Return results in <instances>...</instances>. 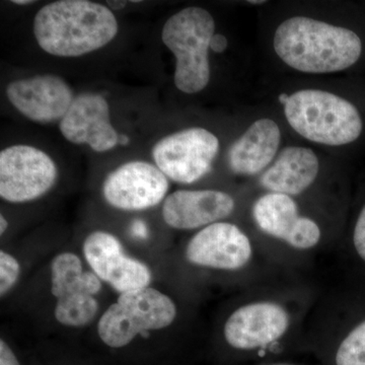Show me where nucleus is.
<instances>
[{
    "label": "nucleus",
    "instance_id": "1",
    "mask_svg": "<svg viewBox=\"0 0 365 365\" xmlns=\"http://www.w3.org/2000/svg\"><path fill=\"white\" fill-rule=\"evenodd\" d=\"M273 45L285 64L307 73L345 71L359 61L362 53L356 33L306 16L283 21L274 35Z\"/></svg>",
    "mask_w": 365,
    "mask_h": 365
},
{
    "label": "nucleus",
    "instance_id": "2",
    "mask_svg": "<svg viewBox=\"0 0 365 365\" xmlns=\"http://www.w3.org/2000/svg\"><path fill=\"white\" fill-rule=\"evenodd\" d=\"M118 33L116 16L109 7L88 0H59L36 14L34 34L45 52L78 57L105 47Z\"/></svg>",
    "mask_w": 365,
    "mask_h": 365
},
{
    "label": "nucleus",
    "instance_id": "3",
    "mask_svg": "<svg viewBox=\"0 0 365 365\" xmlns=\"http://www.w3.org/2000/svg\"><path fill=\"white\" fill-rule=\"evenodd\" d=\"M288 123L307 140L340 146L354 143L364 130L357 108L328 91L304 90L292 93L284 106Z\"/></svg>",
    "mask_w": 365,
    "mask_h": 365
},
{
    "label": "nucleus",
    "instance_id": "4",
    "mask_svg": "<svg viewBox=\"0 0 365 365\" xmlns=\"http://www.w3.org/2000/svg\"><path fill=\"white\" fill-rule=\"evenodd\" d=\"M215 31V19L201 7H187L165 21L162 39L176 57L175 86L182 93H199L207 86L208 49Z\"/></svg>",
    "mask_w": 365,
    "mask_h": 365
},
{
    "label": "nucleus",
    "instance_id": "5",
    "mask_svg": "<svg viewBox=\"0 0 365 365\" xmlns=\"http://www.w3.org/2000/svg\"><path fill=\"white\" fill-rule=\"evenodd\" d=\"M177 309L168 295L145 287L120 294L98 322V331L106 345L121 348L138 334L167 328L174 322Z\"/></svg>",
    "mask_w": 365,
    "mask_h": 365
},
{
    "label": "nucleus",
    "instance_id": "6",
    "mask_svg": "<svg viewBox=\"0 0 365 365\" xmlns=\"http://www.w3.org/2000/svg\"><path fill=\"white\" fill-rule=\"evenodd\" d=\"M51 292L57 297L55 318L68 327L90 324L98 311L95 295L102 289L100 278L83 271L81 259L72 253L55 257L51 265Z\"/></svg>",
    "mask_w": 365,
    "mask_h": 365
},
{
    "label": "nucleus",
    "instance_id": "7",
    "mask_svg": "<svg viewBox=\"0 0 365 365\" xmlns=\"http://www.w3.org/2000/svg\"><path fill=\"white\" fill-rule=\"evenodd\" d=\"M218 150L220 140L212 132L192 127L163 137L151 155L168 179L191 184L210 172Z\"/></svg>",
    "mask_w": 365,
    "mask_h": 365
},
{
    "label": "nucleus",
    "instance_id": "8",
    "mask_svg": "<svg viewBox=\"0 0 365 365\" xmlns=\"http://www.w3.org/2000/svg\"><path fill=\"white\" fill-rule=\"evenodd\" d=\"M56 165L47 153L25 144L0 153V196L11 203L35 200L54 186Z\"/></svg>",
    "mask_w": 365,
    "mask_h": 365
},
{
    "label": "nucleus",
    "instance_id": "9",
    "mask_svg": "<svg viewBox=\"0 0 365 365\" xmlns=\"http://www.w3.org/2000/svg\"><path fill=\"white\" fill-rule=\"evenodd\" d=\"M169 187L168 178L157 165L133 160L108 175L103 184V195L113 207L141 211L162 202Z\"/></svg>",
    "mask_w": 365,
    "mask_h": 365
},
{
    "label": "nucleus",
    "instance_id": "10",
    "mask_svg": "<svg viewBox=\"0 0 365 365\" xmlns=\"http://www.w3.org/2000/svg\"><path fill=\"white\" fill-rule=\"evenodd\" d=\"M83 254L93 272L120 294L148 287L150 269L125 255L121 242L106 232H91L83 242Z\"/></svg>",
    "mask_w": 365,
    "mask_h": 365
},
{
    "label": "nucleus",
    "instance_id": "11",
    "mask_svg": "<svg viewBox=\"0 0 365 365\" xmlns=\"http://www.w3.org/2000/svg\"><path fill=\"white\" fill-rule=\"evenodd\" d=\"M6 95L19 112L38 123L61 121L74 100L66 81L51 74L11 81Z\"/></svg>",
    "mask_w": 365,
    "mask_h": 365
},
{
    "label": "nucleus",
    "instance_id": "12",
    "mask_svg": "<svg viewBox=\"0 0 365 365\" xmlns=\"http://www.w3.org/2000/svg\"><path fill=\"white\" fill-rule=\"evenodd\" d=\"M60 131L73 144H88L97 153H106L119 144V134L110 120L107 101L98 93H83L74 98Z\"/></svg>",
    "mask_w": 365,
    "mask_h": 365
},
{
    "label": "nucleus",
    "instance_id": "13",
    "mask_svg": "<svg viewBox=\"0 0 365 365\" xmlns=\"http://www.w3.org/2000/svg\"><path fill=\"white\" fill-rule=\"evenodd\" d=\"M186 257L191 263L202 267L237 270L251 260L252 245L237 225L216 222L192 237Z\"/></svg>",
    "mask_w": 365,
    "mask_h": 365
},
{
    "label": "nucleus",
    "instance_id": "14",
    "mask_svg": "<svg viewBox=\"0 0 365 365\" xmlns=\"http://www.w3.org/2000/svg\"><path fill=\"white\" fill-rule=\"evenodd\" d=\"M253 216L265 234L282 240L295 249L313 248L321 239V230L314 220L299 215L292 197L268 193L255 203Z\"/></svg>",
    "mask_w": 365,
    "mask_h": 365
},
{
    "label": "nucleus",
    "instance_id": "15",
    "mask_svg": "<svg viewBox=\"0 0 365 365\" xmlns=\"http://www.w3.org/2000/svg\"><path fill=\"white\" fill-rule=\"evenodd\" d=\"M289 326L287 312L275 302H255L240 307L228 318L225 337L237 349L253 350L275 342Z\"/></svg>",
    "mask_w": 365,
    "mask_h": 365
},
{
    "label": "nucleus",
    "instance_id": "16",
    "mask_svg": "<svg viewBox=\"0 0 365 365\" xmlns=\"http://www.w3.org/2000/svg\"><path fill=\"white\" fill-rule=\"evenodd\" d=\"M235 210L232 196L217 190H180L165 199L163 217L176 230L208 227L227 217Z\"/></svg>",
    "mask_w": 365,
    "mask_h": 365
},
{
    "label": "nucleus",
    "instance_id": "17",
    "mask_svg": "<svg viewBox=\"0 0 365 365\" xmlns=\"http://www.w3.org/2000/svg\"><path fill=\"white\" fill-rule=\"evenodd\" d=\"M279 127L268 118L257 120L228 151V165L237 175L259 174L267 168L279 148Z\"/></svg>",
    "mask_w": 365,
    "mask_h": 365
},
{
    "label": "nucleus",
    "instance_id": "18",
    "mask_svg": "<svg viewBox=\"0 0 365 365\" xmlns=\"http://www.w3.org/2000/svg\"><path fill=\"white\" fill-rule=\"evenodd\" d=\"M319 170V158L309 148H284L261 176L260 182L271 193L299 195L314 182Z\"/></svg>",
    "mask_w": 365,
    "mask_h": 365
},
{
    "label": "nucleus",
    "instance_id": "19",
    "mask_svg": "<svg viewBox=\"0 0 365 365\" xmlns=\"http://www.w3.org/2000/svg\"><path fill=\"white\" fill-rule=\"evenodd\" d=\"M337 365H365V321L348 334L341 343L337 355Z\"/></svg>",
    "mask_w": 365,
    "mask_h": 365
},
{
    "label": "nucleus",
    "instance_id": "20",
    "mask_svg": "<svg viewBox=\"0 0 365 365\" xmlns=\"http://www.w3.org/2000/svg\"><path fill=\"white\" fill-rule=\"evenodd\" d=\"M21 267L19 262L11 255L0 252V294L4 297L20 277Z\"/></svg>",
    "mask_w": 365,
    "mask_h": 365
},
{
    "label": "nucleus",
    "instance_id": "21",
    "mask_svg": "<svg viewBox=\"0 0 365 365\" xmlns=\"http://www.w3.org/2000/svg\"><path fill=\"white\" fill-rule=\"evenodd\" d=\"M353 242L360 258L365 261V205L360 211L356 225H355Z\"/></svg>",
    "mask_w": 365,
    "mask_h": 365
},
{
    "label": "nucleus",
    "instance_id": "22",
    "mask_svg": "<svg viewBox=\"0 0 365 365\" xmlns=\"http://www.w3.org/2000/svg\"><path fill=\"white\" fill-rule=\"evenodd\" d=\"M0 365H20L13 350L4 340L0 341Z\"/></svg>",
    "mask_w": 365,
    "mask_h": 365
},
{
    "label": "nucleus",
    "instance_id": "23",
    "mask_svg": "<svg viewBox=\"0 0 365 365\" xmlns=\"http://www.w3.org/2000/svg\"><path fill=\"white\" fill-rule=\"evenodd\" d=\"M227 39L222 34H215L210 42V49L215 53H222L227 50Z\"/></svg>",
    "mask_w": 365,
    "mask_h": 365
},
{
    "label": "nucleus",
    "instance_id": "24",
    "mask_svg": "<svg viewBox=\"0 0 365 365\" xmlns=\"http://www.w3.org/2000/svg\"><path fill=\"white\" fill-rule=\"evenodd\" d=\"M131 230L135 237H145L148 235V228L143 220H135L132 223Z\"/></svg>",
    "mask_w": 365,
    "mask_h": 365
},
{
    "label": "nucleus",
    "instance_id": "25",
    "mask_svg": "<svg viewBox=\"0 0 365 365\" xmlns=\"http://www.w3.org/2000/svg\"><path fill=\"white\" fill-rule=\"evenodd\" d=\"M108 6H109L110 9H111L112 11H120V9H124L125 6H126V2L108 1Z\"/></svg>",
    "mask_w": 365,
    "mask_h": 365
},
{
    "label": "nucleus",
    "instance_id": "26",
    "mask_svg": "<svg viewBox=\"0 0 365 365\" xmlns=\"http://www.w3.org/2000/svg\"><path fill=\"white\" fill-rule=\"evenodd\" d=\"M7 227H9V222L4 215L0 216V234L4 235L6 232Z\"/></svg>",
    "mask_w": 365,
    "mask_h": 365
},
{
    "label": "nucleus",
    "instance_id": "27",
    "mask_svg": "<svg viewBox=\"0 0 365 365\" xmlns=\"http://www.w3.org/2000/svg\"><path fill=\"white\" fill-rule=\"evenodd\" d=\"M35 1H30V0H14V4H18V6H28V4H32Z\"/></svg>",
    "mask_w": 365,
    "mask_h": 365
},
{
    "label": "nucleus",
    "instance_id": "28",
    "mask_svg": "<svg viewBox=\"0 0 365 365\" xmlns=\"http://www.w3.org/2000/svg\"><path fill=\"white\" fill-rule=\"evenodd\" d=\"M129 143V138L124 134H119V144H122V145H126V144Z\"/></svg>",
    "mask_w": 365,
    "mask_h": 365
},
{
    "label": "nucleus",
    "instance_id": "29",
    "mask_svg": "<svg viewBox=\"0 0 365 365\" xmlns=\"http://www.w3.org/2000/svg\"><path fill=\"white\" fill-rule=\"evenodd\" d=\"M279 102L283 106L287 105V103L288 102V98H289V96L287 95V93H281L279 96Z\"/></svg>",
    "mask_w": 365,
    "mask_h": 365
},
{
    "label": "nucleus",
    "instance_id": "30",
    "mask_svg": "<svg viewBox=\"0 0 365 365\" xmlns=\"http://www.w3.org/2000/svg\"><path fill=\"white\" fill-rule=\"evenodd\" d=\"M264 2L265 1H263V0H262V1H249V4H264Z\"/></svg>",
    "mask_w": 365,
    "mask_h": 365
},
{
    "label": "nucleus",
    "instance_id": "31",
    "mask_svg": "<svg viewBox=\"0 0 365 365\" xmlns=\"http://www.w3.org/2000/svg\"><path fill=\"white\" fill-rule=\"evenodd\" d=\"M277 365H288V364H277Z\"/></svg>",
    "mask_w": 365,
    "mask_h": 365
}]
</instances>
